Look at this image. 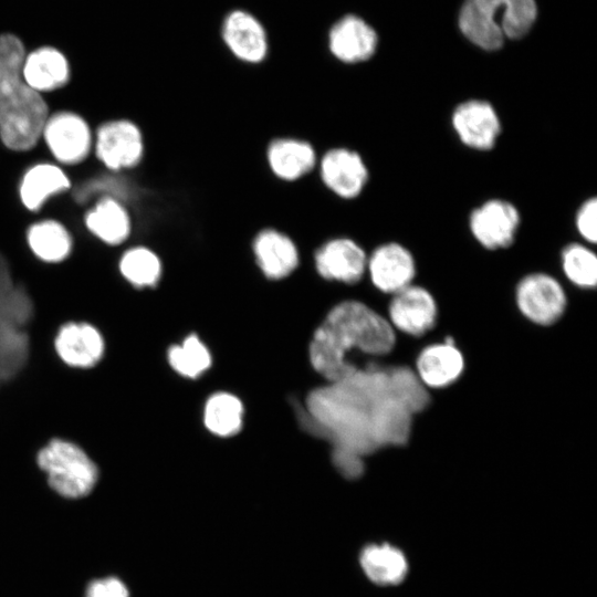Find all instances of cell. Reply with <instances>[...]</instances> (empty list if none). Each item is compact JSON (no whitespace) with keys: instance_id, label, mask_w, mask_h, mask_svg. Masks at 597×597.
<instances>
[{"instance_id":"cell-1","label":"cell","mask_w":597,"mask_h":597,"mask_svg":"<svg viewBox=\"0 0 597 597\" xmlns=\"http://www.w3.org/2000/svg\"><path fill=\"white\" fill-rule=\"evenodd\" d=\"M423 386L406 368L357 367L306 398V427L334 446L333 461L347 479L363 472L360 458L401 444L415 412L427 404Z\"/></svg>"},{"instance_id":"cell-2","label":"cell","mask_w":597,"mask_h":597,"mask_svg":"<svg viewBox=\"0 0 597 597\" xmlns=\"http://www.w3.org/2000/svg\"><path fill=\"white\" fill-rule=\"evenodd\" d=\"M396 344L387 318L357 300L336 304L317 327L310 344L313 368L329 383L352 374L357 366L347 362L353 350L385 356Z\"/></svg>"},{"instance_id":"cell-3","label":"cell","mask_w":597,"mask_h":597,"mask_svg":"<svg viewBox=\"0 0 597 597\" xmlns=\"http://www.w3.org/2000/svg\"><path fill=\"white\" fill-rule=\"evenodd\" d=\"M24 56V46L18 36L0 35V139L17 153L35 147L50 115L42 94L22 77Z\"/></svg>"},{"instance_id":"cell-4","label":"cell","mask_w":597,"mask_h":597,"mask_svg":"<svg viewBox=\"0 0 597 597\" xmlns=\"http://www.w3.org/2000/svg\"><path fill=\"white\" fill-rule=\"evenodd\" d=\"M535 17L534 0H467L459 25L471 42L493 51L502 46L505 38L525 35Z\"/></svg>"},{"instance_id":"cell-5","label":"cell","mask_w":597,"mask_h":597,"mask_svg":"<svg viewBox=\"0 0 597 597\" xmlns=\"http://www.w3.org/2000/svg\"><path fill=\"white\" fill-rule=\"evenodd\" d=\"M38 464L46 473L50 486L65 498L86 495L97 481L94 462L81 448L64 440H52L41 449Z\"/></svg>"},{"instance_id":"cell-6","label":"cell","mask_w":597,"mask_h":597,"mask_svg":"<svg viewBox=\"0 0 597 597\" xmlns=\"http://www.w3.org/2000/svg\"><path fill=\"white\" fill-rule=\"evenodd\" d=\"M315 175L321 186L342 201L359 199L371 179L370 167L363 153L345 145L323 150Z\"/></svg>"},{"instance_id":"cell-7","label":"cell","mask_w":597,"mask_h":597,"mask_svg":"<svg viewBox=\"0 0 597 597\" xmlns=\"http://www.w3.org/2000/svg\"><path fill=\"white\" fill-rule=\"evenodd\" d=\"M95 155L112 171L138 169L146 156V138L140 125L130 117L102 123L93 140Z\"/></svg>"},{"instance_id":"cell-8","label":"cell","mask_w":597,"mask_h":597,"mask_svg":"<svg viewBox=\"0 0 597 597\" xmlns=\"http://www.w3.org/2000/svg\"><path fill=\"white\" fill-rule=\"evenodd\" d=\"M368 251L347 234L325 239L312 252L314 273L323 281L355 285L366 275Z\"/></svg>"},{"instance_id":"cell-9","label":"cell","mask_w":597,"mask_h":597,"mask_svg":"<svg viewBox=\"0 0 597 597\" xmlns=\"http://www.w3.org/2000/svg\"><path fill=\"white\" fill-rule=\"evenodd\" d=\"M250 251L259 274L269 282L286 281L302 265V253L294 238L275 227L259 229L251 239Z\"/></svg>"},{"instance_id":"cell-10","label":"cell","mask_w":597,"mask_h":597,"mask_svg":"<svg viewBox=\"0 0 597 597\" xmlns=\"http://www.w3.org/2000/svg\"><path fill=\"white\" fill-rule=\"evenodd\" d=\"M514 296L520 313L541 326L555 324L567 306V295L559 281L544 272L524 275L516 284Z\"/></svg>"},{"instance_id":"cell-11","label":"cell","mask_w":597,"mask_h":597,"mask_svg":"<svg viewBox=\"0 0 597 597\" xmlns=\"http://www.w3.org/2000/svg\"><path fill=\"white\" fill-rule=\"evenodd\" d=\"M41 137L53 157L63 165H78L90 155L93 135L84 117L70 111L50 114Z\"/></svg>"},{"instance_id":"cell-12","label":"cell","mask_w":597,"mask_h":597,"mask_svg":"<svg viewBox=\"0 0 597 597\" xmlns=\"http://www.w3.org/2000/svg\"><path fill=\"white\" fill-rule=\"evenodd\" d=\"M521 213L515 205L492 198L475 207L469 216V229L474 240L488 250L506 249L515 241Z\"/></svg>"},{"instance_id":"cell-13","label":"cell","mask_w":597,"mask_h":597,"mask_svg":"<svg viewBox=\"0 0 597 597\" xmlns=\"http://www.w3.org/2000/svg\"><path fill=\"white\" fill-rule=\"evenodd\" d=\"M318 156L310 140L293 135L275 136L264 149L269 172L283 184H295L315 174Z\"/></svg>"},{"instance_id":"cell-14","label":"cell","mask_w":597,"mask_h":597,"mask_svg":"<svg viewBox=\"0 0 597 597\" xmlns=\"http://www.w3.org/2000/svg\"><path fill=\"white\" fill-rule=\"evenodd\" d=\"M416 272L412 252L399 242H383L368 251L366 274L381 293L392 295L412 284Z\"/></svg>"},{"instance_id":"cell-15","label":"cell","mask_w":597,"mask_h":597,"mask_svg":"<svg viewBox=\"0 0 597 597\" xmlns=\"http://www.w3.org/2000/svg\"><path fill=\"white\" fill-rule=\"evenodd\" d=\"M451 126L465 147L478 151L491 150L502 130L495 107L481 98H471L458 104L451 114Z\"/></svg>"},{"instance_id":"cell-16","label":"cell","mask_w":597,"mask_h":597,"mask_svg":"<svg viewBox=\"0 0 597 597\" xmlns=\"http://www.w3.org/2000/svg\"><path fill=\"white\" fill-rule=\"evenodd\" d=\"M222 41L230 55L245 66H261L270 55V44L261 22L243 10L230 12L222 24Z\"/></svg>"},{"instance_id":"cell-17","label":"cell","mask_w":597,"mask_h":597,"mask_svg":"<svg viewBox=\"0 0 597 597\" xmlns=\"http://www.w3.org/2000/svg\"><path fill=\"white\" fill-rule=\"evenodd\" d=\"M437 318V302L423 286L412 283L391 295L387 320L395 331L420 337L434 327Z\"/></svg>"},{"instance_id":"cell-18","label":"cell","mask_w":597,"mask_h":597,"mask_svg":"<svg viewBox=\"0 0 597 597\" xmlns=\"http://www.w3.org/2000/svg\"><path fill=\"white\" fill-rule=\"evenodd\" d=\"M465 360L451 337L426 346L415 364V375L423 387L441 389L454 384L463 374Z\"/></svg>"},{"instance_id":"cell-19","label":"cell","mask_w":597,"mask_h":597,"mask_svg":"<svg viewBox=\"0 0 597 597\" xmlns=\"http://www.w3.org/2000/svg\"><path fill=\"white\" fill-rule=\"evenodd\" d=\"M327 48L339 63L355 65L371 59L377 49V34L364 20L346 15L329 30Z\"/></svg>"},{"instance_id":"cell-20","label":"cell","mask_w":597,"mask_h":597,"mask_svg":"<svg viewBox=\"0 0 597 597\" xmlns=\"http://www.w3.org/2000/svg\"><path fill=\"white\" fill-rule=\"evenodd\" d=\"M84 222L93 235L109 245L124 244L135 231L130 208L112 197H101L85 213Z\"/></svg>"},{"instance_id":"cell-21","label":"cell","mask_w":597,"mask_h":597,"mask_svg":"<svg viewBox=\"0 0 597 597\" xmlns=\"http://www.w3.org/2000/svg\"><path fill=\"white\" fill-rule=\"evenodd\" d=\"M21 73L24 82L40 94L65 86L71 75L67 59L52 46H42L25 55Z\"/></svg>"},{"instance_id":"cell-22","label":"cell","mask_w":597,"mask_h":597,"mask_svg":"<svg viewBox=\"0 0 597 597\" xmlns=\"http://www.w3.org/2000/svg\"><path fill=\"white\" fill-rule=\"evenodd\" d=\"M60 357L75 367H91L102 357L104 350L101 334L88 324L64 325L55 339Z\"/></svg>"},{"instance_id":"cell-23","label":"cell","mask_w":597,"mask_h":597,"mask_svg":"<svg viewBox=\"0 0 597 597\" xmlns=\"http://www.w3.org/2000/svg\"><path fill=\"white\" fill-rule=\"evenodd\" d=\"M70 187L71 180L60 166L39 163L23 174L19 197L25 209L35 212L50 197L66 191Z\"/></svg>"},{"instance_id":"cell-24","label":"cell","mask_w":597,"mask_h":597,"mask_svg":"<svg viewBox=\"0 0 597 597\" xmlns=\"http://www.w3.org/2000/svg\"><path fill=\"white\" fill-rule=\"evenodd\" d=\"M118 268L127 282L137 289H144L158 285L165 263L156 249L144 242H136L123 252Z\"/></svg>"},{"instance_id":"cell-25","label":"cell","mask_w":597,"mask_h":597,"mask_svg":"<svg viewBox=\"0 0 597 597\" xmlns=\"http://www.w3.org/2000/svg\"><path fill=\"white\" fill-rule=\"evenodd\" d=\"M25 238L33 254L44 262H61L72 251L73 240L71 233L64 224L53 219L31 224Z\"/></svg>"},{"instance_id":"cell-26","label":"cell","mask_w":597,"mask_h":597,"mask_svg":"<svg viewBox=\"0 0 597 597\" xmlns=\"http://www.w3.org/2000/svg\"><path fill=\"white\" fill-rule=\"evenodd\" d=\"M360 565L377 585H397L404 580L408 565L404 553L389 544L368 545L360 554Z\"/></svg>"},{"instance_id":"cell-27","label":"cell","mask_w":597,"mask_h":597,"mask_svg":"<svg viewBox=\"0 0 597 597\" xmlns=\"http://www.w3.org/2000/svg\"><path fill=\"white\" fill-rule=\"evenodd\" d=\"M32 314L30 295L24 287L14 283L10 266L0 253V320L22 327Z\"/></svg>"},{"instance_id":"cell-28","label":"cell","mask_w":597,"mask_h":597,"mask_svg":"<svg viewBox=\"0 0 597 597\" xmlns=\"http://www.w3.org/2000/svg\"><path fill=\"white\" fill-rule=\"evenodd\" d=\"M243 407L233 395L220 392L211 396L203 412V421L209 431L220 437L235 434L242 426Z\"/></svg>"},{"instance_id":"cell-29","label":"cell","mask_w":597,"mask_h":597,"mask_svg":"<svg viewBox=\"0 0 597 597\" xmlns=\"http://www.w3.org/2000/svg\"><path fill=\"white\" fill-rule=\"evenodd\" d=\"M29 356V339L22 327L0 320V384L14 377Z\"/></svg>"},{"instance_id":"cell-30","label":"cell","mask_w":597,"mask_h":597,"mask_svg":"<svg viewBox=\"0 0 597 597\" xmlns=\"http://www.w3.org/2000/svg\"><path fill=\"white\" fill-rule=\"evenodd\" d=\"M562 270L566 279L577 287L594 289L597 284V256L584 243L573 242L561 253Z\"/></svg>"},{"instance_id":"cell-31","label":"cell","mask_w":597,"mask_h":597,"mask_svg":"<svg viewBox=\"0 0 597 597\" xmlns=\"http://www.w3.org/2000/svg\"><path fill=\"white\" fill-rule=\"evenodd\" d=\"M168 362L179 375L196 378L210 367L211 356L202 342L190 335L181 345L169 348Z\"/></svg>"},{"instance_id":"cell-32","label":"cell","mask_w":597,"mask_h":597,"mask_svg":"<svg viewBox=\"0 0 597 597\" xmlns=\"http://www.w3.org/2000/svg\"><path fill=\"white\" fill-rule=\"evenodd\" d=\"M575 228L589 244L597 242V198L590 197L580 203L575 214Z\"/></svg>"},{"instance_id":"cell-33","label":"cell","mask_w":597,"mask_h":597,"mask_svg":"<svg viewBox=\"0 0 597 597\" xmlns=\"http://www.w3.org/2000/svg\"><path fill=\"white\" fill-rule=\"evenodd\" d=\"M85 597H128L127 587L115 577L93 580L85 593Z\"/></svg>"}]
</instances>
